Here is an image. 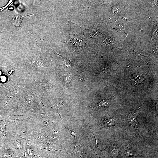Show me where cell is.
I'll return each mask as SVG.
<instances>
[{
  "mask_svg": "<svg viewBox=\"0 0 158 158\" xmlns=\"http://www.w3.org/2000/svg\"><path fill=\"white\" fill-rule=\"evenodd\" d=\"M33 14H31L24 17L18 14H16L15 15L11 21V23L13 25L22 29L21 28L20 25L23 18L27 16L32 15Z\"/></svg>",
  "mask_w": 158,
  "mask_h": 158,
  "instance_id": "obj_1",
  "label": "cell"
},
{
  "mask_svg": "<svg viewBox=\"0 0 158 158\" xmlns=\"http://www.w3.org/2000/svg\"><path fill=\"white\" fill-rule=\"evenodd\" d=\"M129 118L131 125L135 128H137L138 126V123L136 113L131 114V115H130L129 116Z\"/></svg>",
  "mask_w": 158,
  "mask_h": 158,
  "instance_id": "obj_2",
  "label": "cell"
},
{
  "mask_svg": "<svg viewBox=\"0 0 158 158\" xmlns=\"http://www.w3.org/2000/svg\"><path fill=\"white\" fill-rule=\"evenodd\" d=\"M132 80L135 82V84L136 83H142L143 82V76L140 74L136 73L133 75Z\"/></svg>",
  "mask_w": 158,
  "mask_h": 158,
  "instance_id": "obj_3",
  "label": "cell"
},
{
  "mask_svg": "<svg viewBox=\"0 0 158 158\" xmlns=\"http://www.w3.org/2000/svg\"><path fill=\"white\" fill-rule=\"evenodd\" d=\"M64 103V102L63 100L61 99L56 103L54 106V110L57 113L59 114L61 119V115L59 112V109L60 107H62Z\"/></svg>",
  "mask_w": 158,
  "mask_h": 158,
  "instance_id": "obj_4",
  "label": "cell"
},
{
  "mask_svg": "<svg viewBox=\"0 0 158 158\" xmlns=\"http://www.w3.org/2000/svg\"><path fill=\"white\" fill-rule=\"evenodd\" d=\"M115 124L114 119L112 118H107L105 120L104 125L105 126L110 127L114 126Z\"/></svg>",
  "mask_w": 158,
  "mask_h": 158,
  "instance_id": "obj_5",
  "label": "cell"
},
{
  "mask_svg": "<svg viewBox=\"0 0 158 158\" xmlns=\"http://www.w3.org/2000/svg\"><path fill=\"white\" fill-rule=\"evenodd\" d=\"M57 54L59 55L58 54ZM59 55L62 57L63 60V65L65 67L68 68L71 66L72 63V61H70L66 58H65L61 55Z\"/></svg>",
  "mask_w": 158,
  "mask_h": 158,
  "instance_id": "obj_6",
  "label": "cell"
},
{
  "mask_svg": "<svg viewBox=\"0 0 158 158\" xmlns=\"http://www.w3.org/2000/svg\"><path fill=\"white\" fill-rule=\"evenodd\" d=\"M108 100L107 99H104L100 101L98 103L96 104L95 108L98 107H107V104L108 103Z\"/></svg>",
  "mask_w": 158,
  "mask_h": 158,
  "instance_id": "obj_7",
  "label": "cell"
},
{
  "mask_svg": "<svg viewBox=\"0 0 158 158\" xmlns=\"http://www.w3.org/2000/svg\"><path fill=\"white\" fill-rule=\"evenodd\" d=\"M73 76L72 75H66L64 78V80L66 86H68L70 81L72 79Z\"/></svg>",
  "mask_w": 158,
  "mask_h": 158,
  "instance_id": "obj_8",
  "label": "cell"
},
{
  "mask_svg": "<svg viewBox=\"0 0 158 158\" xmlns=\"http://www.w3.org/2000/svg\"><path fill=\"white\" fill-rule=\"evenodd\" d=\"M99 32L98 30L93 28L90 30V35L92 37H95Z\"/></svg>",
  "mask_w": 158,
  "mask_h": 158,
  "instance_id": "obj_9",
  "label": "cell"
},
{
  "mask_svg": "<svg viewBox=\"0 0 158 158\" xmlns=\"http://www.w3.org/2000/svg\"><path fill=\"white\" fill-rule=\"evenodd\" d=\"M89 123V128H90V129H91V130L92 133L93 135H94V138H95V147L94 148V149L93 150H94L96 147H98V148L101 151V152H102V151L99 149V148L98 147V142H99V140L97 139L95 137V135H94V134L92 131V130L91 128L90 127V124H89V123Z\"/></svg>",
  "mask_w": 158,
  "mask_h": 158,
  "instance_id": "obj_10",
  "label": "cell"
},
{
  "mask_svg": "<svg viewBox=\"0 0 158 158\" xmlns=\"http://www.w3.org/2000/svg\"><path fill=\"white\" fill-rule=\"evenodd\" d=\"M67 129H68V130H69L71 132V135L73 136L74 137H75L76 136V134L75 133V132L73 130H71L69 129H68V128H67L66 127H65Z\"/></svg>",
  "mask_w": 158,
  "mask_h": 158,
  "instance_id": "obj_11",
  "label": "cell"
},
{
  "mask_svg": "<svg viewBox=\"0 0 158 158\" xmlns=\"http://www.w3.org/2000/svg\"><path fill=\"white\" fill-rule=\"evenodd\" d=\"M0 147H2V148H3V149H4V150H6L2 146H1V145H0Z\"/></svg>",
  "mask_w": 158,
  "mask_h": 158,
  "instance_id": "obj_12",
  "label": "cell"
}]
</instances>
